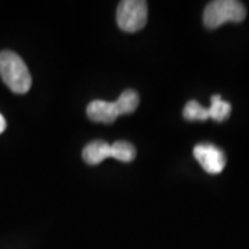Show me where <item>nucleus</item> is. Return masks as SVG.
<instances>
[{"instance_id": "1", "label": "nucleus", "mask_w": 249, "mask_h": 249, "mask_svg": "<svg viewBox=\"0 0 249 249\" xmlns=\"http://www.w3.org/2000/svg\"><path fill=\"white\" fill-rule=\"evenodd\" d=\"M0 76L16 94H25L32 86V78L24 60L14 52H0Z\"/></svg>"}, {"instance_id": "2", "label": "nucleus", "mask_w": 249, "mask_h": 249, "mask_svg": "<svg viewBox=\"0 0 249 249\" xmlns=\"http://www.w3.org/2000/svg\"><path fill=\"white\" fill-rule=\"evenodd\" d=\"M247 16L245 6L237 0H214L204 11V24L209 29L219 28L226 22H241Z\"/></svg>"}, {"instance_id": "3", "label": "nucleus", "mask_w": 249, "mask_h": 249, "mask_svg": "<svg viewBox=\"0 0 249 249\" xmlns=\"http://www.w3.org/2000/svg\"><path fill=\"white\" fill-rule=\"evenodd\" d=\"M148 6L144 0H124L119 3L116 11V22L124 32L142 31L147 24Z\"/></svg>"}, {"instance_id": "4", "label": "nucleus", "mask_w": 249, "mask_h": 249, "mask_svg": "<svg viewBox=\"0 0 249 249\" xmlns=\"http://www.w3.org/2000/svg\"><path fill=\"white\" fill-rule=\"evenodd\" d=\"M194 157L202 169L211 175L220 173L226 166V155L213 144L201 142L194 147Z\"/></svg>"}, {"instance_id": "5", "label": "nucleus", "mask_w": 249, "mask_h": 249, "mask_svg": "<svg viewBox=\"0 0 249 249\" xmlns=\"http://www.w3.org/2000/svg\"><path fill=\"white\" fill-rule=\"evenodd\" d=\"M86 112L93 122H100V124H112L119 116L118 111H116L115 101L109 103V101H104V100L91 101L88 106Z\"/></svg>"}, {"instance_id": "6", "label": "nucleus", "mask_w": 249, "mask_h": 249, "mask_svg": "<svg viewBox=\"0 0 249 249\" xmlns=\"http://www.w3.org/2000/svg\"><path fill=\"white\" fill-rule=\"evenodd\" d=\"M83 160L89 165H98L107 158H111V145L104 140L90 142L82 151Z\"/></svg>"}, {"instance_id": "7", "label": "nucleus", "mask_w": 249, "mask_h": 249, "mask_svg": "<svg viewBox=\"0 0 249 249\" xmlns=\"http://www.w3.org/2000/svg\"><path fill=\"white\" fill-rule=\"evenodd\" d=\"M140 103V97L137 94V91L134 90H124V93L119 96V98L115 101L116 111L119 116L126 115V114H132L134 112Z\"/></svg>"}, {"instance_id": "8", "label": "nucleus", "mask_w": 249, "mask_h": 249, "mask_svg": "<svg viewBox=\"0 0 249 249\" xmlns=\"http://www.w3.org/2000/svg\"><path fill=\"white\" fill-rule=\"evenodd\" d=\"M209 118H212L216 122H222L224 119H227L230 112H231V106L224 101L220 94H214L211 98V107L208 108Z\"/></svg>"}, {"instance_id": "9", "label": "nucleus", "mask_w": 249, "mask_h": 249, "mask_svg": "<svg viewBox=\"0 0 249 249\" xmlns=\"http://www.w3.org/2000/svg\"><path fill=\"white\" fill-rule=\"evenodd\" d=\"M136 148L129 142H115L111 144V158L121 162H132L136 158Z\"/></svg>"}, {"instance_id": "10", "label": "nucleus", "mask_w": 249, "mask_h": 249, "mask_svg": "<svg viewBox=\"0 0 249 249\" xmlns=\"http://www.w3.org/2000/svg\"><path fill=\"white\" fill-rule=\"evenodd\" d=\"M183 116L187 121H206L209 119V112H208V108L201 106L196 100H191L186 104Z\"/></svg>"}, {"instance_id": "11", "label": "nucleus", "mask_w": 249, "mask_h": 249, "mask_svg": "<svg viewBox=\"0 0 249 249\" xmlns=\"http://www.w3.org/2000/svg\"><path fill=\"white\" fill-rule=\"evenodd\" d=\"M6 119H4V116L0 114V133H3L4 130H6Z\"/></svg>"}]
</instances>
